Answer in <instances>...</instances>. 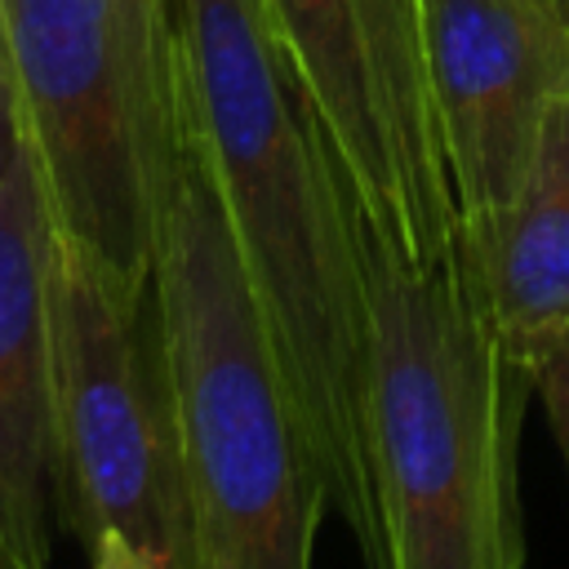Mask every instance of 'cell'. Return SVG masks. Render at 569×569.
<instances>
[{"label": "cell", "instance_id": "6da1fadb", "mask_svg": "<svg viewBox=\"0 0 569 569\" xmlns=\"http://www.w3.org/2000/svg\"><path fill=\"white\" fill-rule=\"evenodd\" d=\"M196 133L271 325L329 511L382 569L369 325L342 160L258 0H173Z\"/></svg>", "mask_w": 569, "mask_h": 569}, {"label": "cell", "instance_id": "7a4b0ae2", "mask_svg": "<svg viewBox=\"0 0 569 569\" xmlns=\"http://www.w3.org/2000/svg\"><path fill=\"white\" fill-rule=\"evenodd\" d=\"M369 325V449L382 569H520L516 440L533 391L462 236L405 253L347 182Z\"/></svg>", "mask_w": 569, "mask_h": 569}, {"label": "cell", "instance_id": "3957f363", "mask_svg": "<svg viewBox=\"0 0 569 569\" xmlns=\"http://www.w3.org/2000/svg\"><path fill=\"white\" fill-rule=\"evenodd\" d=\"M151 271L191 489L196 569H307L329 502L196 116L173 160Z\"/></svg>", "mask_w": 569, "mask_h": 569}, {"label": "cell", "instance_id": "277c9868", "mask_svg": "<svg viewBox=\"0 0 569 569\" xmlns=\"http://www.w3.org/2000/svg\"><path fill=\"white\" fill-rule=\"evenodd\" d=\"M22 147L49 222L124 280H151L191 120L173 0H0Z\"/></svg>", "mask_w": 569, "mask_h": 569}, {"label": "cell", "instance_id": "5b68a950", "mask_svg": "<svg viewBox=\"0 0 569 569\" xmlns=\"http://www.w3.org/2000/svg\"><path fill=\"white\" fill-rule=\"evenodd\" d=\"M58 520L98 569H196L191 489L151 280L49 240Z\"/></svg>", "mask_w": 569, "mask_h": 569}, {"label": "cell", "instance_id": "8992f818", "mask_svg": "<svg viewBox=\"0 0 569 569\" xmlns=\"http://www.w3.org/2000/svg\"><path fill=\"white\" fill-rule=\"evenodd\" d=\"M347 182L418 258L458 240L418 0H258Z\"/></svg>", "mask_w": 569, "mask_h": 569}, {"label": "cell", "instance_id": "52a82bcc", "mask_svg": "<svg viewBox=\"0 0 569 569\" xmlns=\"http://www.w3.org/2000/svg\"><path fill=\"white\" fill-rule=\"evenodd\" d=\"M418 4L458 231L485 236L520 196L547 111L569 89V0Z\"/></svg>", "mask_w": 569, "mask_h": 569}, {"label": "cell", "instance_id": "ba28073f", "mask_svg": "<svg viewBox=\"0 0 569 569\" xmlns=\"http://www.w3.org/2000/svg\"><path fill=\"white\" fill-rule=\"evenodd\" d=\"M53 222L22 156L0 173V565L40 569L53 551V351H49Z\"/></svg>", "mask_w": 569, "mask_h": 569}, {"label": "cell", "instance_id": "9c48e42d", "mask_svg": "<svg viewBox=\"0 0 569 569\" xmlns=\"http://www.w3.org/2000/svg\"><path fill=\"white\" fill-rule=\"evenodd\" d=\"M462 244L507 351L525 365V347L569 320V89L547 111L511 209L485 236H462Z\"/></svg>", "mask_w": 569, "mask_h": 569}, {"label": "cell", "instance_id": "30bf717a", "mask_svg": "<svg viewBox=\"0 0 569 569\" xmlns=\"http://www.w3.org/2000/svg\"><path fill=\"white\" fill-rule=\"evenodd\" d=\"M525 369H529V382L542 400L547 427H551V436L565 453V467H569V320L538 333L525 347Z\"/></svg>", "mask_w": 569, "mask_h": 569}, {"label": "cell", "instance_id": "8fae6325", "mask_svg": "<svg viewBox=\"0 0 569 569\" xmlns=\"http://www.w3.org/2000/svg\"><path fill=\"white\" fill-rule=\"evenodd\" d=\"M22 156H27V147H22V120H18V84H13L4 18H0V173H9Z\"/></svg>", "mask_w": 569, "mask_h": 569}]
</instances>
